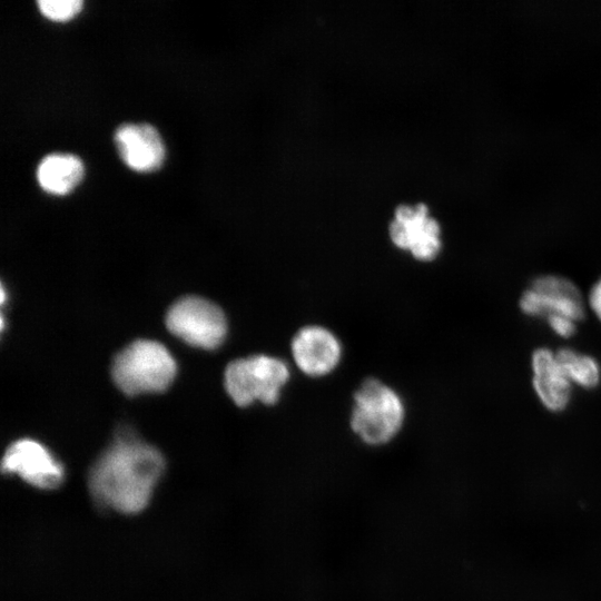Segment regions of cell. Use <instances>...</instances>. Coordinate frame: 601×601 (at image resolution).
I'll return each mask as SVG.
<instances>
[{"label": "cell", "instance_id": "1", "mask_svg": "<svg viewBox=\"0 0 601 601\" xmlns=\"http://www.w3.org/2000/svg\"><path fill=\"white\" fill-rule=\"evenodd\" d=\"M165 469L160 452L124 432L89 472V491L97 506L137 513L148 503Z\"/></svg>", "mask_w": 601, "mask_h": 601}, {"label": "cell", "instance_id": "2", "mask_svg": "<svg viewBox=\"0 0 601 601\" xmlns=\"http://www.w3.org/2000/svg\"><path fill=\"white\" fill-rule=\"evenodd\" d=\"M405 407L401 396L385 383L366 378L354 394L353 432L367 445L391 442L401 431Z\"/></svg>", "mask_w": 601, "mask_h": 601}, {"label": "cell", "instance_id": "3", "mask_svg": "<svg viewBox=\"0 0 601 601\" xmlns=\"http://www.w3.org/2000/svg\"><path fill=\"white\" fill-rule=\"evenodd\" d=\"M176 371V362L162 344L138 339L117 354L111 375L120 391L134 396L165 391Z\"/></svg>", "mask_w": 601, "mask_h": 601}, {"label": "cell", "instance_id": "4", "mask_svg": "<svg viewBox=\"0 0 601 601\" xmlns=\"http://www.w3.org/2000/svg\"><path fill=\"white\" fill-rule=\"evenodd\" d=\"M290 371L285 361L266 354H256L230 362L224 374L227 394L238 406L254 402L274 405L287 384Z\"/></svg>", "mask_w": 601, "mask_h": 601}, {"label": "cell", "instance_id": "5", "mask_svg": "<svg viewBox=\"0 0 601 601\" xmlns=\"http://www.w3.org/2000/svg\"><path fill=\"white\" fill-rule=\"evenodd\" d=\"M518 308L525 317L540 321L559 314L581 323L588 314L585 293L570 277L555 273L534 276L521 292Z\"/></svg>", "mask_w": 601, "mask_h": 601}, {"label": "cell", "instance_id": "6", "mask_svg": "<svg viewBox=\"0 0 601 601\" xmlns=\"http://www.w3.org/2000/svg\"><path fill=\"white\" fill-rule=\"evenodd\" d=\"M166 325L187 344L205 349L220 346L227 334L224 312L197 296H186L174 303L167 312Z\"/></svg>", "mask_w": 601, "mask_h": 601}, {"label": "cell", "instance_id": "7", "mask_svg": "<svg viewBox=\"0 0 601 601\" xmlns=\"http://www.w3.org/2000/svg\"><path fill=\"white\" fill-rule=\"evenodd\" d=\"M529 364L531 387L540 405L552 414L565 412L574 387L562 371L555 349L546 345L534 347Z\"/></svg>", "mask_w": 601, "mask_h": 601}, {"label": "cell", "instance_id": "8", "mask_svg": "<svg viewBox=\"0 0 601 601\" xmlns=\"http://www.w3.org/2000/svg\"><path fill=\"white\" fill-rule=\"evenodd\" d=\"M1 469L39 489H56L63 480L61 464L42 444L29 439L18 440L7 449Z\"/></svg>", "mask_w": 601, "mask_h": 601}, {"label": "cell", "instance_id": "9", "mask_svg": "<svg viewBox=\"0 0 601 601\" xmlns=\"http://www.w3.org/2000/svg\"><path fill=\"white\" fill-rule=\"evenodd\" d=\"M290 351L299 371L312 377L333 372L342 356L338 338L319 325L302 327L292 339Z\"/></svg>", "mask_w": 601, "mask_h": 601}, {"label": "cell", "instance_id": "10", "mask_svg": "<svg viewBox=\"0 0 601 601\" xmlns=\"http://www.w3.org/2000/svg\"><path fill=\"white\" fill-rule=\"evenodd\" d=\"M414 209L416 217L411 223L403 224L393 218L388 235L396 247L408 250L418 260L431 262L443 248L442 227L425 203H416Z\"/></svg>", "mask_w": 601, "mask_h": 601}, {"label": "cell", "instance_id": "11", "mask_svg": "<svg viewBox=\"0 0 601 601\" xmlns=\"http://www.w3.org/2000/svg\"><path fill=\"white\" fill-rule=\"evenodd\" d=\"M115 144L122 161L136 171H154L165 159L164 141L149 124L120 125L115 131Z\"/></svg>", "mask_w": 601, "mask_h": 601}, {"label": "cell", "instance_id": "12", "mask_svg": "<svg viewBox=\"0 0 601 601\" xmlns=\"http://www.w3.org/2000/svg\"><path fill=\"white\" fill-rule=\"evenodd\" d=\"M83 176L81 160L71 154H50L41 159L37 167V180L40 187L53 195L71 191Z\"/></svg>", "mask_w": 601, "mask_h": 601}, {"label": "cell", "instance_id": "13", "mask_svg": "<svg viewBox=\"0 0 601 601\" xmlns=\"http://www.w3.org/2000/svg\"><path fill=\"white\" fill-rule=\"evenodd\" d=\"M555 353L574 388L593 391L601 385V363L598 357L573 346H560Z\"/></svg>", "mask_w": 601, "mask_h": 601}, {"label": "cell", "instance_id": "14", "mask_svg": "<svg viewBox=\"0 0 601 601\" xmlns=\"http://www.w3.org/2000/svg\"><path fill=\"white\" fill-rule=\"evenodd\" d=\"M41 13L55 21H65L76 16L82 6L80 0H39Z\"/></svg>", "mask_w": 601, "mask_h": 601}, {"label": "cell", "instance_id": "15", "mask_svg": "<svg viewBox=\"0 0 601 601\" xmlns=\"http://www.w3.org/2000/svg\"><path fill=\"white\" fill-rule=\"evenodd\" d=\"M543 322L549 331L560 339H571L574 337L580 324V322L572 317L559 314L550 315Z\"/></svg>", "mask_w": 601, "mask_h": 601}, {"label": "cell", "instance_id": "16", "mask_svg": "<svg viewBox=\"0 0 601 601\" xmlns=\"http://www.w3.org/2000/svg\"><path fill=\"white\" fill-rule=\"evenodd\" d=\"M585 304L588 313L601 324V274L585 292Z\"/></svg>", "mask_w": 601, "mask_h": 601}]
</instances>
